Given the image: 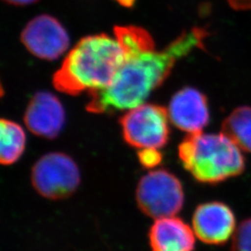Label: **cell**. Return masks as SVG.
Wrapping results in <instances>:
<instances>
[{"label": "cell", "mask_w": 251, "mask_h": 251, "mask_svg": "<svg viewBox=\"0 0 251 251\" xmlns=\"http://www.w3.org/2000/svg\"><path fill=\"white\" fill-rule=\"evenodd\" d=\"M116 36L125 47L126 59L106 88L89 93L87 110L90 113L113 114L144 104L178 60L196 49H204L208 33L205 28L194 27L161 50H155L152 36L141 27H117Z\"/></svg>", "instance_id": "cell-1"}, {"label": "cell", "mask_w": 251, "mask_h": 251, "mask_svg": "<svg viewBox=\"0 0 251 251\" xmlns=\"http://www.w3.org/2000/svg\"><path fill=\"white\" fill-rule=\"evenodd\" d=\"M126 59L125 47L116 35L86 36L73 48L55 73V89L78 95L102 90L113 81Z\"/></svg>", "instance_id": "cell-2"}, {"label": "cell", "mask_w": 251, "mask_h": 251, "mask_svg": "<svg viewBox=\"0 0 251 251\" xmlns=\"http://www.w3.org/2000/svg\"><path fill=\"white\" fill-rule=\"evenodd\" d=\"M179 157L183 168L206 184L237 177L246 167L242 150L223 132L189 134L179 145Z\"/></svg>", "instance_id": "cell-3"}, {"label": "cell", "mask_w": 251, "mask_h": 251, "mask_svg": "<svg viewBox=\"0 0 251 251\" xmlns=\"http://www.w3.org/2000/svg\"><path fill=\"white\" fill-rule=\"evenodd\" d=\"M136 200L145 215L158 220L179 213L183 206L184 193L176 176L158 170L147 173L140 179Z\"/></svg>", "instance_id": "cell-4"}, {"label": "cell", "mask_w": 251, "mask_h": 251, "mask_svg": "<svg viewBox=\"0 0 251 251\" xmlns=\"http://www.w3.org/2000/svg\"><path fill=\"white\" fill-rule=\"evenodd\" d=\"M169 119L168 109L144 103L128 110L119 122L126 144L140 150L160 149L169 141Z\"/></svg>", "instance_id": "cell-5"}, {"label": "cell", "mask_w": 251, "mask_h": 251, "mask_svg": "<svg viewBox=\"0 0 251 251\" xmlns=\"http://www.w3.org/2000/svg\"><path fill=\"white\" fill-rule=\"evenodd\" d=\"M34 188L49 199L72 196L80 183V173L72 158L63 152H50L39 158L32 169Z\"/></svg>", "instance_id": "cell-6"}, {"label": "cell", "mask_w": 251, "mask_h": 251, "mask_svg": "<svg viewBox=\"0 0 251 251\" xmlns=\"http://www.w3.org/2000/svg\"><path fill=\"white\" fill-rule=\"evenodd\" d=\"M21 39L27 50L42 60L53 61L67 50L70 39L59 21L50 15L31 20L22 32Z\"/></svg>", "instance_id": "cell-7"}, {"label": "cell", "mask_w": 251, "mask_h": 251, "mask_svg": "<svg viewBox=\"0 0 251 251\" xmlns=\"http://www.w3.org/2000/svg\"><path fill=\"white\" fill-rule=\"evenodd\" d=\"M235 216L232 208L223 202L201 204L193 215V230L199 240L220 246L227 242L235 232Z\"/></svg>", "instance_id": "cell-8"}, {"label": "cell", "mask_w": 251, "mask_h": 251, "mask_svg": "<svg viewBox=\"0 0 251 251\" xmlns=\"http://www.w3.org/2000/svg\"><path fill=\"white\" fill-rule=\"evenodd\" d=\"M172 124L189 134L201 132L209 123V108L206 95L186 87L171 98L168 109Z\"/></svg>", "instance_id": "cell-9"}, {"label": "cell", "mask_w": 251, "mask_h": 251, "mask_svg": "<svg viewBox=\"0 0 251 251\" xmlns=\"http://www.w3.org/2000/svg\"><path fill=\"white\" fill-rule=\"evenodd\" d=\"M24 119L33 134L54 139L63 129L65 113L62 102L55 95L39 91L30 100Z\"/></svg>", "instance_id": "cell-10"}, {"label": "cell", "mask_w": 251, "mask_h": 251, "mask_svg": "<svg viewBox=\"0 0 251 251\" xmlns=\"http://www.w3.org/2000/svg\"><path fill=\"white\" fill-rule=\"evenodd\" d=\"M194 230L182 220L167 217L155 220L149 233L152 251H194Z\"/></svg>", "instance_id": "cell-11"}, {"label": "cell", "mask_w": 251, "mask_h": 251, "mask_svg": "<svg viewBox=\"0 0 251 251\" xmlns=\"http://www.w3.org/2000/svg\"><path fill=\"white\" fill-rule=\"evenodd\" d=\"M222 132L242 151L251 152V106L233 109L224 120Z\"/></svg>", "instance_id": "cell-12"}, {"label": "cell", "mask_w": 251, "mask_h": 251, "mask_svg": "<svg viewBox=\"0 0 251 251\" xmlns=\"http://www.w3.org/2000/svg\"><path fill=\"white\" fill-rule=\"evenodd\" d=\"M26 136L21 126L7 119H1V150L2 165H12L25 152Z\"/></svg>", "instance_id": "cell-13"}, {"label": "cell", "mask_w": 251, "mask_h": 251, "mask_svg": "<svg viewBox=\"0 0 251 251\" xmlns=\"http://www.w3.org/2000/svg\"><path fill=\"white\" fill-rule=\"evenodd\" d=\"M231 251H251V218L243 221L235 230Z\"/></svg>", "instance_id": "cell-14"}, {"label": "cell", "mask_w": 251, "mask_h": 251, "mask_svg": "<svg viewBox=\"0 0 251 251\" xmlns=\"http://www.w3.org/2000/svg\"><path fill=\"white\" fill-rule=\"evenodd\" d=\"M139 161L146 169H152L159 165L162 161L161 152L158 149L146 148L141 149L138 152Z\"/></svg>", "instance_id": "cell-15"}, {"label": "cell", "mask_w": 251, "mask_h": 251, "mask_svg": "<svg viewBox=\"0 0 251 251\" xmlns=\"http://www.w3.org/2000/svg\"><path fill=\"white\" fill-rule=\"evenodd\" d=\"M230 7L235 10H250L251 0H227Z\"/></svg>", "instance_id": "cell-16"}, {"label": "cell", "mask_w": 251, "mask_h": 251, "mask_svg": "<svg viewBox=\"0 0 251 251\" xmlns=\"http://www.w3.org/2000/svg\"><path fill=\"white\" fill-rule=\"evenodd\" d=\"M6 2H8L9 4L11 5H15V6H25L29 4H33L36 2L37 0H5Z\"/></svg>", "instance_id": "cell-17"}, {"label": "cell", "mask_w": 251, "mask_h": 251, "mask_svg": "<svg viewBox=\"0 0 251 251\" xmlns=\"http://www.w3.org/2000/svg\"><path fill=\"white\" fill-rule=\"evenodd\" d=\"M116 1L124 7H131L134 4L135 0H116Z\"/></svg>", "instance_id": "cell-18"}]
</instances>
